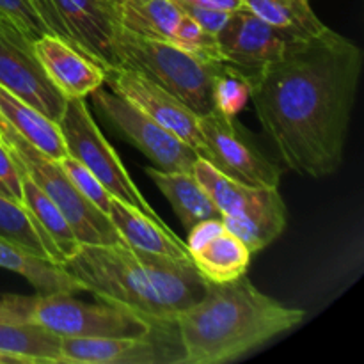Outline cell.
Returning <instances> with one entry per match:
<instances>
[{"label": "cell", "mask_w": 364, "mask_h": 364, "mask_svg": "<svg viewBox=\"0 0 364 364\" xmlns=\"http://www.w3.org/2000/svg\"><path fill=\"white\" fill-rule=\"evenodd\" d=\"M361 71L359 46L326 27L255 75L256 116L288 169L315 180L340 169Z\"/></svg>", "instance_id": "obj_1"}, {"label": "cell", "mask_w": 364, "mask_h": 364, "mask_svg": "<svg viewBox=\"0 0 364 364\" xmlns=\"http://www.w3.org/2000/svg\"><path fill=\"white\" fill-rule=\"evenodd\" d=\"M84 291L151 323L153 334L173 333L178 313L205 295L208 281L192 259H176L117 244H80L60 263Z\"/></svg>", "instance_id": "obj_2"}, {"label": "cell", "mask_w": 364, "mask_h": 364, "mask_svg": "<svg viewBox=\"0 0 364 364\" xmlns=\"http://www.w3.org/2000/svg\"><path fill=\"white\" fill-rule=\"evenodd\" d=\"M304 311L262 294L245 276L231 283H206L198 302L178 313L174 329L183 364L230 363L294 329Z\"/></svg>", "instance_id": "obj_3"}, {"label": "cell", "mask_w": 364, "mask_h": 364, "mask_svg": "<svg viewBox=\"0 0 364 364\" xmlns=\"http://www.w3.org/2000/svg\"><path fill=\"white\" fill-rule=\"evenodd\" d=\"M0 316L39 326L60 338H146L153 334L151 323L128 309L107 302L89 304L78 301L71 294H38L32 297L4 295L0 299Z\"/></svg>", "instance_id": "obj_4"}, {"label": "cell", "mask_w": 364, "mask_h": 364, "mask_svg": "<svg viewBox=\"0 0 364 364\" xmlns=\"http://www.w3.org/2000/svg\"><path fill=\"white\" fill-rule=\"evenodd\" d=\"M114 59L116 68L139 71L199 117L213 109V77L219 63H206L173 43L141 38L123 27L114 43Z\"/></svg>", "instance_id": "obj_5"}, {"label": "cell", "mask_w": 364, "mask_h": 364, "mask_svg": "<svg viewBox=\"0 0 364 364\" xmlns=\"http://www.w3.org/2000/svg\"><path fill=\"white\" fill-rule=\"evenodd\" d=\"M0 142L9 149L13 159L28 174V178L55 203L80 244L123 242L109 215L96 208L77 191L59 160L50 159L39 151L4 119L0 123Z\"/></svg>", "instance_id": "obj_6"}, {"label": "cell", "mask_w": 364, "mask_h": 364, "mask_svg": "<svg viewBox=\"0 0 364 364\" xmlns=\"http://www.w3.org/2000/svg\"><path fill=\"white\" fill-rule=\"evenodd\" d=\"M66 144L68 155L87 167L103 183L112 198L121 199L127 205L141 210L146 215L162 220L153 206L146 201L137 185L134 183L116 149L109 144L92 119L84 98L66 100L63 116L57 121Z\"/></svg>", "instance_id": "obj_7"}, {"label": "cell", "mask_w": 364, "mask_h": 364, "mask_svg": "<svg viewBox=\"0 0 364 364\" xmlns=\"http://www.w3.org/2000/svg\"><path fill=\"white\" fill-rule=\"evenodd\" d=\"M96 110L135 148L141 149L160 171L192 173L198 153L180 137L156 123L124 96L98 87L91 92Z\"/></svg>", "instance_id": "obj_8"}, {"label": "cell", "mask_w": 364, "mask_h": 364, "mask_svg": "<svg viewBox=\"0 0 364 364\" xmlns=\"http://www.w3.org/2000/svg\"><path fill=\"white\" fill-rule=\"evenodd\" d=\"M127 0H46L55 36L105 70L116 68L114 43Z\"/></svg>", "instance_id": "obj_9"}, {"label": "cell", "mask_w": 364, "mask_h": 364, "mask_svg": "<svg viewBox=\"0 0 364 364\" xmlns=\"http://www.w3.org/2000/svg\"><path fill=\"white\" fill-rule=\"evenodd\" d=\"M0 85L52 121L63 116L66 98L57 91L34 52V41L0 13Z\"/></svg>", "instance_id": "obj_10"}, {"label": "cell", "mask_w": 364, "mask_h": 364, "mask_svg": "<svg viewBox=\"0 0 364 364\" xmlns=\"http://www.w3.org/2000/svg\"><path fill=\"white\" fill-rule=\"evenodd\" d=\"M110 91L124 96L134 105L144 110L149 117L173 132L176 137L187 142L198 156L206 159L210 162L212 155L203 139L201 128H199V116L192 109H188L181 100L167 92L148 77L139 71L128 70V68H110L105 70V82Z\"/></svg>", "instance_id": "obj_11"}, {"label": "cell", "mask_w": 364, "mask_h": 364, "mask_svg": "<svg viewBox=\"0 0 364 364\" xmlns=\"http://www.w3.org/2000/svg\"><path fill=\"white\" fill-rule=\"evenodd\" d=\"M199 128L217 169L247 185L279 187L281 171L238 132L233 117L212 109L199 117Z\"/></svg>", "instance_id": "obj_12"}, {"label": "cell", "mask_w": 364, "mask_h": 364, "mask_svg": "<svg viewBox=\"0 0 364 364\" xmlns=\"http://www.w3.org/2000/svg\"><path fill=\"white\" fill-rule=\"evenodd\" d=\"M290 41L291 38L244 6L230 13L228 23L217 34L223 59L249 73H258L263 66L279 59Z\"/></svg>", "instance_id": "obj_13"}, {"label": "cell", "mask_w": 364, "mask_h": 364, "mask_svg": "<svg viewBox=\"0 0 364 364\" xmlns=\"http://www.w3.org/2000/svg\"><path fill=\"white\" fill-rule=\"evenodd\" d=\"M34 52L46 77L66 100L85 98L105 82V68L59 36H39Z\"/></svg>", "instance_id": "obj_14"}, {"label": "cell", "mask_w": 364, "mask_h": 364, "mask_svg": "<svg viewBox=\"0 0 364 364\" xmlns=\"http://www.w3.org/2000/svg\"><path fill=\"white\" fill-rule=\"evenodd\" d=\"M171 363L151 336L60 338V364H156Z\"/></svg>", "instance_id": "obj_15"}, {"label": "cell", "mask_w": 364, "mask_h": 364, "mask_svg": "<svg viewBox=\"0 0 364 364\" xmlns=\"http://www.w3.org/2000/svg\"><path fill=\"white\" fill-rule=\"evenodd\" d=\"M226 231L244 242L251 255L269 247L287 228V206L277 187H262L258 198L235 215L223 217Z\"/></svg>", "instance_id": "obj_16"}, {"label": "cell", "mask_w": 364, "mask_h": 364, "mask_svg": "<svg viewBox=\"0 0 364 364\" xmlns=\"http://www.w3.org/2000/svg\"><path fill=\"white\" fill-rule=\"evenodd\" d=\"M109 219L116 228L121 240L132 249L155 252V255L176 259H192L187 245L162 220L146 215L141 210L127 205L121 199H110Z\"/></svg>", "instance_id": "obj_17"}, {"label": "cell", "mask_w": 364, "mask_h": 364, "mask_svg": "<svg viewBox=\"0 0 364 364\" xmlns=\"http://www.w3.org/2000/svg\"><path fill=\"white\" fill-rule=\"evenodd\" d=\"M0 269L20 274L38 294H77L84 287L60 267V263L28 251L0 235Z\"/></svg>", "instance_id": "obj_18"}, {"label": "cell", "mask_w": 364, "mask_h": 364, "mask_svg": "<svg viewBox=\"0 0 364 364\" xmlns=\"http://www.w3.org/2000/svg\"><path fill=\"white\" fill-rule=\"evenodd\" d=\"M146 174L160 188L167 201L173 206L185 230H191L206 219H223L217 206L208 198L199 181L192 173L183 171H160L156 167H146Z\"/></svg>", "instance_id": "obj_19"}, {"label": "cell", "mask_w": 364, "mask_h": 364, "mask_svg": "<svg viewBox=\"0 0 364 364\" xmlns=\"http://www.w3.org/2000/svg\"><path fill=\"white\" fill-rule=\"evenodd\" d=\"M0 116L11 124L25 141L53 160H63L68 156L63 134L55 121L46 117L34 107L25 103L13 92L0 85Z\"/></svg>", "instance_id": "obj_20"}, {"label": "cell", "mask_w": 364, "mask_h": 364, "mask_svg": "<svg viewBox=\"0 0 364 364\" xmlns=\"http://www.w3.org/2000/svg\"><path fill=\"white\" fill-rule=\"evenodd\" d=\"M0 352L20 359L21 364H60V336L0 316Z\"/></svg>", "instance_id": "obj_21"}, {"label": "cell", "mask_w": 364, "mask_h": 364, "mask_svg": "<svg viewBox=\"0 0 364 364\" xmlns=\"http://www.w3.org/2000/svg\"><path fill=\"white\" fill-rule=\"evenodd\" d=\"M251 256L244 242L238 240L230 231H223L205 247L191 255V258L206 281L223 284L245 276Z\"/></svg>", "instance_id": "obj_22"}, {"label": "cell", "mask_w": 364, "mask_h": 364, "mask_svg": "<svg viewBox=\"0 0 364 364\" xmlns=\"http://www.w3.org/2000/svg\"><path fill=\"white\" fill-rule=\"evenodd\" d=\"M242 6L291 39L311 38L327 27L309 0H242Z\"/></svg>", "instance_id": "obj_23"}, {"label": "cell", "mask_w": 364, "mask_h": 364, "mask_svg": "<svg viewBox=\"0 0 364 364\" xmlns=\"http://www.w3.org/2000/svg\"><path fill=\"white\" fill-rule=\"evenodd\" d=\"M16 162V160H14ZM18 166V164H16ZM20 169L21 176V205L28 210L32 217L38 220L39 228L43 230V233L53 242V245L57 247V251L63 256V262L68 258V256L73 255L78 249L80 242L75 237L73 230L68 224L66 217L63 215L59 208L55 206V203L34 183V181L28 178V174Z\"/></svg>", "instance_id": "obj_24"}, {"label": "cell", "mask_w": 364, "mask_h": 364, "mask_svg": "<svg viewBox=\"0 0 364 364\" xmlns=\"http://www.w3.org/2000/svg\"><path fill=\"white\" fill-rule=\"evenodd\" d=\"M181 16L183 13L174 0H127L121 27L141 38L171 43Z\"/></svg>", "instance_id": "obj_25"}, {"label": "cell", "mask_w": 364, "mask_h": 364, "mask_svg": "<svg viewBox=\"0 0 364 364\" xmlns=\"http://www.w3.org/2000/svg\"><path fill=\"white\" fill-rule=\"evenodd\" d=\"M0 235L23 245L28 251L36 252L43 258L63 263L60 252L57 251L53 242L43 233L38 220L28 213V210L4 196H0Z\"/></svg>", "instance_id": "obj_26"}, {"label": "cell", "mask_w": 364, "mask_h": 364, "mask_svg": "<svg viewBox=\"0 0 364 364\" xmlns=\"http://www.w3.org/2000/svg\"><path fill=\"white\" fill-rule=\"evenodd\" d=\"M255 75L220 60L213 77V109L235 119L251 100Z\"/></svg>", "instance_id": "obj_27"}, {"label": "cell", "mask_w": 364, "mask_h": 364, "mask_svg": "<svg viewBox=\"0 0 364 364\" xmlns=\"http://www.w3.org/2000/svg\"><path fill=\"white\" fill-rule=\"evenodd\" d=\"M171 43L180 46L185 52L199 57L201 60H206V63H220V60H224L223 55H220L217 36H212L206 31H203L187 14H183L180 21H178Z\"/></svg>", "instance_id": "obj_28"}, {"label": "cell", "mask_w": 364, "mask_h": 364, "mask_svg": "<svg viewBox=\"0 0 364 364\" xmlns=\"http://www.w3.org/2000/svg\"><path fill=\"white\" fill-rule=\"evenodd\" d=\"M63 169L66 171V174L70 176L71 183L77 187V191L87 199L89 203L96 206V208L102 210L105 215H109V208H110V199L112 196L109 194L105 187H103L102 181L91 173L85 166H82L78 160H75L73 156H64L63 160H59Z\"/></svg>", "instance_id": "obj_29"}, {"label": "cell", "mask_w": 364, "mask_h": 364, "mask_svg": "<svg viewBox=\"0 0 364 364\" xmlns=\"http://www.w3.org/2000/svg\"><path fill=\"white\" fill-rule=\"evenodd\" d=\"M0 13L6 14L32 41L43 34H52L39 14L34 0H0Z\"/></svg>", "instance_id": "obj_30"}, {"label": "cell", "mask_w": 364, "mask_h": 364, "mask_svg": "<svg viewBox=\"0 0 364 364\" xmlns=\"http://www.w3.org/2000/svg\"><path fill=\"white\" fill-rule=\"evenodd\" d=\"M178 4V7L181 9V13L191 16L203 31H206L208 34L217 36L224 28V25L228 23V18L230 13L228 11L220 9H212V7L199 6V4H191V2H181V0H174Z\"/></svg>", "instance_id": "obj_31"}, {"label": "cell", "mask_w": 364, "mask_h": 364, "mask_svg": "<svg viewBox=\"0 0 364 364\" xmlns=\"http://www.w3.org/2000/svg\"><path fill=\"white\" fill-rule=\"evenodd\" d=\"M223 231H226L224 228L223 219H206L198 223L196 226H192L188 230V238H187V249H188V255H194L198 252L199 249L205 247L210 240L220 235Z\"/></svg>", "instance_id": "obj_32"}, {"label": "cell", "mask_w": 364, "mask_h": 364, "mask_svg": "<svg viewBox=\"0 0 364 364\" xmlns=\"http://www.w3.org/2000/svg\"><path fill=\"white\" fill-rule=\"evenodd\" d=\"M0 181L9 191L11 198L21 205V176L9 149L0 142Z\"/></svg>", "instance_id": "obj_33"}, {"label": "cell", "mask_w": 364, "mask_h": 364, "mask_svg": "<svg viewBox=\"0 0 364 364\" xmlns=\"http://www.w3.org/2000/svg\"><path fill=\"white\" fill-rule=\"evenodd\" d=\"M181 2L199 4V6L212 7V9L228 11V13H233L242 7V0H181Z\"/></svg>", "instance_id": "obj_34"}, {"label": "cell", "mask_w": 364, "mask_h": 364, "mask_svg": "<svg viewBox=\"0 0 364 364\" xmlns=\"http://www.w3.org/2000/svg\"><path fill=\"white\" fill-rule=\"evenodd\" d=\"M0 364H21L20 359L13 358V355H7L0 352Z\"/></svg>", "instance_id": "obj_35"}, {"label": "cell", "mask_w": 364, "mask_h": 364, "mask_svg": "<svg viewBox=\"0 0 364 364\" xmlns=\"http://www.w3.org/2000/svg\"><path fill=\"white\" fill-rule=\"evenodd\" d=\"M0 123H2V116H0Z\"/></svg>", "instance_id": "obj_36"}, {"label": "cell", "mask_w": 364, "mask_h": 364, "mask_svg": "<svg viewBox=\"0 0 364 364\" xmlns=\"http://www.w3.org/2000/svg\"><path fill=\"white\" fill-rule=\"evenodd\" d=\"M34 2H36V0H34Z\"/></svg>", "instance_id": "obj_37"}]
</instances>
